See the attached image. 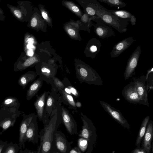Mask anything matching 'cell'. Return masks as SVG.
<instances>
[{"label": "cell", "instance_id": "60d3db41", "mask_svg": "<svg viewBox=\"0 0 153 153\" xmlns=\"http://www.w3.org/2000/svg\"><path fill=\"white\" fill-rule=\"evenodd\" d=\"M27 48L29 49H32L34 48V47L33 44H27L26 45Z\"/></svg>", "mask_w": 153, "mask_h": 153}, {"label": "cell", "instance_id": "277c9868", "mask_svg": "<svg viewBox=\"0 0 153 153\" xmlns=\"http://www.w3.org/2000/svg\"><path fill=\"white\" fill-rule=\"evenodd\" d=\"M78 72L79 73L76 74V76L81 82L97 85H103V81L99 75L91 67H82L80 68Z\"/></svg>", "mask_w": 153, "mask_h": 153}, {"label": "cell", "instance_id": "52a82bcc", "mask_svg": "<svg viewBox=\"0 0 153 153\" xmlns=\"http://www.w3.org/2000/svg\"><path fill=\"white\" fill-rule=\"evenodd\" d=\"M100 102L103 109L115 120L128 130L130 129V125L120 111L106 102L100 101Z\"/></svg>", "mask_w": 153, "mask_h": 153}, {"label": "cell", "instance_id": "ab89813d", "mask_svg": "<svg viewBox=\"0 0 153 153\" xmlns=\"http://www.w3.org/2000/svg\"><path fill=\"white\" fill-rule=\"evenodd\" d=\"M72 9L74 12H78L79 11V9L76 6H74L72 7Z\"/></svg>", "mask_w": 153, "mask_h": 153}, {"label": "cell", "instance_id": "b9f144b4", "mask_svg": "<svg viewBox=\"0 0 153 153\" xmlns=\"http://www.w3.org/2000/svg\"><path fill=\"white\" fill-rule=\"evenodd\" d=\"M42 13L43 18L45 19H47L48 18L47 14L43 11L42 12Z\"/></svg>", "mask_w": 153, "mask_h": 153}, {"label": "cell", "instance_id": "d6986e66", "mask_svg": "<svg viewBox=\"0 0 153 153\" xmlns=\"http://www.w3.org/2000/svg\"><path fill=\"white\" fill-rule=\"evenodd\" d=\"M59 92L61 102L68 106L69 108L76 110V103L72 96L66 93L63 89Z\"/></svg>", "mask_w": 153, "mask_h": 153}, {"label": "cell", "instance_id": "d590c367", "mask_svg": "<svg viewBox=\"0 0 153 153\" xmlns=\"http://www.w3.org/2000/svg\"><path fill=\"white\" fill-rule=\"evenodd\" d=\"M14 99L12 98H8L6 99L4 102V104L6 105H8L11 104L13 102Z\"/></svg>", "mask_w": 153, "mask_h": 153}, {"label": "cell", "instance_id": "e0dca14e", "mask_svg": "<svg viewBox=\"0 0 153 153\" xmlns=\"http://www.w3.org/2000/svg\"><path fill=\"white\" fill-rule=\"evenodd\" d=\"M105 10L110 14L118 18L129 19L131 24L132 25H134L136 24V18L128 11L123 10H109L105 8Z\"/></svg>", "mask_w": 153, "mask_h": 153}, {"label": "cell", "instance_id": "ac0fdd59", "mask_svg": "<svg viewBox=\"0 0 153 153\" xmlns=\"http://www.w3.org/2000/svg\"><path fill=\"white\" fill-rule=\"evenodd\" d=\"M43 81L42 79L39 77L31 85L27 92L26 97L27 100H30L36 94L42 86Z\"/></svg>", "mask_w": 153, "mask_h": 153}, {"label": "cell", "instance_id": "ee69618b", "mask_svg": "<svg viewBox=\"0 0 153 153\" xmlns=\"http://www.w3.org/2000/svg\"><path fill=\"white\" fill-rule=\"evenodd\" d=\"M76 107H80L81 106V103L79 102H77L76 103Z\"/></svg>", "mask_w": 153, "mask_h": 153}, {"label": "cell", "instance_id": "7bdbcfd3", "mask_svg": "<svg viewBox=\"0 0 153 153\" xmlns=\"http://www.w3.org/2000/svg\"><path fill=\"white\" fill-rule=\"evenodd\" d=\"M64 88V90L66 93L70 94H71V91L69 88H65V87Z\"/></svg>", "mask_w": 153, "mask_h": 153}, {"label": "cell", "instance_id": "83f0119b", "mask_svg": "<svg viewBox=\"0 0 153 153\" xmlns=\"http://www.w3.org/2000/svg\"><path fill=\"white\" fill-rule=\"evenodd\" d=\"M42 144L40 143L39 145L38 146L37 151H34L26 149L24 150H20L18 153H40L41 149Z\"/></svg>", "mask_w": 153, "mask_h": 153}, {"label": "cell", "instance_id": "f35d334b", "mask_svg": "<svg viewBox=\"0 0 153 153\" xmlns=\"http://www.w3.org/2000/svg\"><path fill=\"white\" fill-rule=\"evenodd\" d=\"M33 53V52L32 49L29 50L27 51V55L30 56H32Z\"/></svg>", "mask_w": 153, "mask_h": 153}, {"label": "cell", "instance_id": "3957f363", "mask_svg": "<svg viewBox=\"0 0 153 153\" xmlns=\"http://www.w3.org/2000/svg\"><path fill=\"white\" fill-rule=\"evenodd\" d=\"M81 115L83 125L79 136L88 141V149L86 153H91L97 140L96 128L92 121L85 115L81 112Z\"/></svg>", "mask_w": 153, "mask_h": 153}, {"label": "cell", "instance_id": "ba28073f", "mask_svg": "<svg viewBox=\"0 0 153 153\" xmlns=\"http://www.w3.org/2000/svg\"><path fill=\"white\" fill-rule=\"evenodd\" d=\"M133 82L142 105L149 107L146 76L142 75L139 78H133Z\"/></svg>", "mask_w": 153, "mask_h": 153}, {"label": "cell", "instance_id": "5bb4252c", "mask_svg": "<svg viewBox=\"0 0 153 153\" xmlns=\"http://www.w3.org/2000/svg\"><path fill=\"white\" fill-rule=\"evenodd\" d=\"M35 114L32 113L24 115L20 125L19 146V150L25 148V138L27 127Z\"/></svg>", "mask_w": 153, "mask_h": 153}, {"label": "cell", "instance_id": "8992f818", "mask_svg": "<svg viewBox=\"0 0 153 153\" xmlns=\"http://www.w3.org/2000/svg\"><path fill=\"white\" fill-rule=\"evenodd\" d=\"M141 49L138 46L130 56L127 62L124 72V78L126 80L135 74L139 59L141 53Z\"/></svg>", "mask_w": 153, "mask_h": 153}, {"label": "cell", "instance_id": "836d02e7", "mask_svg": "<svg viewBox=\"0 0 153 153\" xmlns=\"http://www.w3.org/2000/svg\"><path fill=\"white\" fill-rule=\"evenodd\" d=\"M37 24V20L35 17H33L32 19L30 21V25L32 27H36Z\"/></svg>", "mask_w": 153, "mask_h": 153}, {"label": "cell", "instance_id": "9c48e42d", "mask_svg": "<svg viewBox=\"0 0 153 153\" xmlns=\"http://www.w3.org/2000/svg\"><path fill=\"white\" fill-rule=\"evenodd\" d=\"M72 141L69 142L65 134L57 130L54 134V145L56 150L61 153H69Z\"/></svg>", "mask_w": 153, "mask_h": 153}, {"label": "cell", "instance_id": "8d00e7d4", "mask_svg": "<svg viewBox=\"0 0 153 153\" xmlns=\"http://www.w3.org/2000/svg\"><path fill=\"white\" fill-rule=\"evenodd\" d=\"M26 42L28 44H33L34 42V40L33 38H29L27 39Z\"/></svg>", "mask_w": 153, "mask_h": 153}, {"label": "cell", "instance_id": "7c38bea8", "mask_svg": "<svg viewBox=\"0 0 153 153\" xmlns=\"http://www.w3.org/2000/svg\"><path fill=\"white\" fill-rule=\"evenodd\" d=\"M97 22L94 26V32L100 38L104 39L115 36L111 27L104 23L99 18L93 20Z\"/></svg>", "mask_w": 153, "mask_h": 153}, {"label": "cell", "instance_id": "e575fe53", "mask_svg": "<svg viewBox=\"0 0 153 153\" xmlns=\"http://www.w3.org/2000/svg\"><path fill=\"white\" fill-rule=\"evenodd\" d=\"M5 18V16L2 10L0 8V21H4Z\"/></svg>", "mask_w": 153, "mask_h": 153}, {"label": "cell", "instance_id": "d4e9b609", "mask_svg": "<svg viewBox=\"0 0 153 153\" xmlns=\"http://www.w3.org/2000/svg\"><path fill=\"white\" fill-rule=\"evenodd\" d=\"M98 1L107 4L111 7L123 8L126 5L124 2L121 0H98Z\"/></svg>", "mask_w": 153, "mask_h": 153}, {"label": "cell", "instance_id": "4fadbf2b", "mask_svg": "<svg viewBox=\"0 0 153 153\" xmlns=\"http://www.w3.org/2000/svg\"><path fill=\"white\" fill-rule=\"evenodd\" d=\"M37 115L35 114L28 126L26 133L25 140L33 144L37 143L39 135L38 134V126L37 120Z\"/></svg>", "mask_w": 153, "mask_h": 153}, {"label": "cell", "instance_id": "2e32d148", "mask_svg": "<svg viewBox=\"0 0 153 153\" xmlns=\"http://www.w3.org/2000/svg\"><path fill=\"white\" fill-rule=\"evenodd\" d=\"M132 37L125 38L117 42L113 47L110 53L111 58H116L127 49L134 42Z\"/></svg>", "mask_w": 153, "mask_h": 153}, {"label": "cell", "instance_id": "bcb514c9", "mask_svg": "<svg viewBox=\"0 0 153 153\" xmlns=\"http://www.w3.org/2000/svg\"><path fill=\"white\" fill-rule=\"evenodd\" d=\"M53 153H61L58 151H56L55 152H54Z\"/></svg>", "mask_w": 153, "mask_h": 153}, {"label": "cell", "instance_id": "f546056e", "mask_svg": "<svg viewBox=\"0 0 153 153\" xmlns=\"http://www.w3.org/2000/svg\"><path fill=\"white\" fill-rule=\"evenodd\" d=\"M8 143L7 141L0 140V153H2Z\"/></svg>", "mask_w": 153, "mask_h": 153}, {"label": "cell", "instance_id": "7a4b0ae2", "mask_svg": "<svg viewBox=\"0 0 153 153\" xmlns=\"http://www.w3.org/2000/svg\"><path fill=\"white\" fill-rule=\"evenodd\" d=\"M89 5L95 10L97 16L106 24L120 33L127 31L129 19L119 18L110 14L105 11V7L96 0L91 1L89 3Z\"/></svg>", "mask_w": 153, "mask_h": 153}, {"label": "cell", "instance_id": "cb8c5ba5", "mask_svg": "<svg viewBox=\"0 0 153 153\" xmlns=\"http://www.w3.org/2000/svg\"><path fill=\"white\" fill-rule=\"evenodd\" d=\"M16 118L10 117L5 118L0 120V128H2V131L0 132V135L5 131L11 127L13 126L15 122Z\"/></svg>", "mask_w": 153, "mask_h": 153}, {"label": "cell", "instance_id": "d6a6232c", "mask_svg": "<svg viewBox=\"0 0 153 153\" xmlns=\"http://www.w3.org/2000/svg\"><path fill=\"white\" fill-rule=\"evenodd\" d=\"M69 153H82L79 148L77 147H75L71 149Z\"/></svg>", "mask_w": 153, "mask_h": 153}, {"label": "cell", "instance_id": "44dd1931", "mask_svg": "<svg viewBox=\"0 0 153 153\" xmlns=\"http://www.w3.org/2000/svg\"><path fill=\"white\" fill-rule=\"evenodd\" d=\"M149 116H147L145 118L142 123L135 143V145L137 147H140L141 142L145 133L147 126L149 121Z\"/></svg>", "mask_w": 153, "mask_h": 153}, {"label": "cell", "instance_id": "603a6c76", "mask_svg": "<svg viewBox=\"0 0 153 153\" xmlns=\"http://www.w3.org/2000/svg\"><path fill=\"white\" fill-rule=\"evenodd\" d=\"M37 76L35 73L28 72L21 76L19 80L18 83L24 88L29 82L34 80Z\"/></svg>", "mask_w": 153, "mask_h": 153}, {"label": "cell", "instance_id": "1f68e13d", "mask_svg": "<svg viewBox=\"0 0 153 153\" xmlns=\"http://www.w3.org/2000/svg\"><path fill=\"white\" fill-rule=\"evenodd\" d=\"M131 153H146L145 151L143 149L137 147L134 149Z\"/></svg>", "mask_w": 153, "mask_h": 153}, {"label": "cell", "instance_id": "f1b7e54d", "mask_svg": "<svg viewBox=\"0 0 153 153\" xmlns=\"http://www.w3.org/2000/svg\"><path fill=\"white\" fill-rule=\"evenodd\" d=\"M87 14L91 16H96L98 17L96 14L95 10L90 5L87 6L85 9Z\"/></svg>", "mask_w": 153, "mask_h": 153}, {"label": "cell", "instance_id": "9a60e30c", "mask_svg": "<svg viewBox=\"0 0 153 153\" xmlns=\"http://www.w3.org/2000/svg\"><path fill=\"white\" fill-rule=\"evenodd\" d=\"M49 92L45 91L41 95H36L37 98L34 103L37 117L43 124L45 123V111L47 98Z\"/></svg>", "mask_w": 153, "mask_h": 153}, {"label": "cell", "instance_id": "ffe728a7", "mask_svg": "<svg viewBox=\"0 0 153 153\" xmlns=\"http://www.w3.org/2000/svg\"><path fill=\"white\" fill-rule=\"evenodd\" d=\"M101 46V42L97 39L94 38L90 41L88 51L89 55L92 58L96 57L100 51Z\"/></svg>", "mask_w": 153, "mask_h": 153}, {"label": "cell", "instance_id": "4316f807", "mask_svg": "<svg viewBox=\"0 0 153 153\" xmlns=\"http://www.w3.org/2000/svg\"><path fill=\"white\" fill-rule=\"evenodd\" d=\"M77 145V147L82 153H86L88 146V143L87 140L80 137L78 140Z\"/></svg>", "mask_w": 153, "mask_h": 153}, {"label": "cell", "instance_id": "5b68a950", "mask_svg": "<svg viewBox=\"0 0 153 153\" xmlns=\"http://www.w3.org/2000/svg\"><path fill=\"white\" fill-rule=\"evenodd\" d=\"M61 103L59 93L53 91L49 93L45 106V123L48 120L53 111L61 105Z\"/></svg>", "mask_w": 153, "mask_h": 153}, {"label": "cell", "instance_id": "30bf717a", "mask_svg": "<svg viewBox=\"0 0 153 153\" xmlns=\"http://www.w3.org/2000/svg\"><path fill=\"white\" fill-rule=\"evenodd\" d=\"M62 120L68 131L71 135L77 133V125L72 115L64 106H61Z\"/></svg>", "mask_w": 153, "mask_h": 153}, {"label": "cell", "instance_id": "f6af8a7d", "mask_svg": "<svg viewBox=\"0 0 153 153\" xmlns=\"http://www.w3.org/2000/svg\"><path fill=\"white\" fill-rule=\"evenodd\" d=\"M0 61H1V62L2 61V59L0 55Z\"/></svg>", "mask_w": 153, "mask_h": 153}, {"label": "cell", "instance_id": "7402d4cb", "mask_svg": "<svg viewBox=\"0 0 153 153\" xmlns=\"http://www.w3.org/2000/svg\"><path fill=\"white\" fill-rule=\"evenodd\" d=\"M153 137V122L149 121L146 127L145 133L143 137L142 147L147 144H152Z\"/></svg>", "mask_w": 153, "mask_h": 153}, {"label": "cell", "instance_id": "74e56055", "mask_svg": "<svg viewBox=\"0 0 153 153\" xmlns=\"http://www.w3.org/2000/svg\"><path fill=\"white\" fill-rule=\"evenodd\" d=\"M68 34L71 36H74L75 34V31L72 29H69L68 30Z\"/></svg>", "mask_w": 153, "mask_h": 153}, {"label": "cell", "instance_id": "484cf974", "mask_svg": "<svg viewBox=\"0 0 153 153\" xmlns=\"http://www.w3.org/2000/svg\"><path fill=\"white\" fill-rule=\"evenodd\" d=\"M19 150L18 144L11 142L8 143L2 153H18Z\"/></svg>", "mask_w": 153, "mask_h": 153}, {"label": "cell", "instance_id": "6da1fadb", "mask_svg": "<svg viewBox=\"0 0 153 153\" xmlns=\"http://www.w3.org/2000/svg\"><path fill=\"white\" fill-rule=\"evenodd\" d=\"M61 106L53 111L39 133L42 144L40 153H53L57 151L54 145V134L62 121Z\"/></svg>", "mask_w": 153, "mask_h": 153}, {"label": "cell", "instance_id": "8fae6325", "mask_svg": "<svg viewBox=\"0 0 153 153\" xmlns=\"http://www.w3.org/2000/svg\"><path fill=\"white\" fill-rule=\"evenodd\" d=\"M122 94L125 100L129 102L134 104H142L133 81L130 82L124 87Z\"/></svg>", "mask_w": 153, "mask_h": 153}, {"label": "cell", "instance_id": "4dcf8cb0", "mask_svg": "<svg viewBox=\"0 0 153 153\" xmlns=\"http://www.w3.org/2000/svg\"><path fill=\"white\" fill-rule=\"evenodd\" d=\"M68 87V88L70 89L71 93L72 94L76 97H79V94L77 90L71 86H69Z\"/></svg>", "mask_w": 153, "mask_h": 153}]
</instances>
